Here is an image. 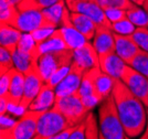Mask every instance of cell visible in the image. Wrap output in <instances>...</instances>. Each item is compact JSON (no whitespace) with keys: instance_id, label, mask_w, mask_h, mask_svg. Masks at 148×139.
Returning <instances> with one entry per match:
<instances>
[{"instance_id":"obj_15","label":"cell","mask_w":148,"mask_h":139,"mask_svg":"<svg viewBox=\"0 0 148 139\" xmlns=\"http://www.w3.org/2000/svg\"><path fill=\"white\" fill-rule=\"evenodd\" d=\"M74 62L86 72L99 66V56L93 44L87 41L81 48L74 50Z\"/></svg>"},{"instance_id":"obj_47","label":"cell","mask_w":148,"mask_h":139,"mask_svg":"<svg viewBox=\"0 0 148 139\" xmlns=\"http://www.w3.org/2000/svg\"><path fill=\"white\" fill-rule=\"evenodd\" d=\"M33 139H47V138H43V137H41V136H38V135H37V136H36V137H34Z\"/></svg>"},{"instance_id":"obj_39","label":"cell","mask_w":148,"mask_h":139,"mask_svg":"<svg viewBox=\"0 0 148 139\" xmlns=\"http://www.w3.org/2000/svg\"><path fill=\"white\" fill-rule=\"evenodd\" d=\"M85 126H86L85 121L81 123L80 125H77L69 139H85Z\"/></svg>"},{"instance_id":"obj_12","label":"cell","mask_w":148,"mask_h":139,"mask_svg":"<svg viewBox=\"0 0 148 139\" xmlns=\"http://www.w3.org/2000/svg\"><path fill=\"white\" fill-rule=\"evenodd\" d=\"M84 73L85 71L73 61V63L71 65V70L68 73V75L62 79L60 84L56 87V98L68 96V95H71L79 91Z\"/></svg>"},{"instance_id":"obj_19","label":"cell","mask_w":148,"mask_h":139,"mask_svg":"<svg viewBox=\"0 0 148 139\" xmlns=\"http://www.w3.org/2000/svg\"><path fill=\"white\" fill-rule=\"evenodd\" d=\"M56 88H53L47 83H44L41 91L39 92L38 96L34 98V101L31 103L28 109H30V110H47V109L53 107V105L56 104Z\"/></svg>"},{"instance_id":"obj_7","label":"cell","mask_w":148,"mask_h":139,"mask_svg":"<svg viewBox=\"0 0 148 139\" xmlns=\"http://www.w3.org/2000/svg\"><path fill=\"white\" fill-rule=\"evenodd\" d=\"M65 3L71 12L83 13L92 19L97 27L112 29V23L96 0H65Z\"/></svg>"},{"instance_id":"obj_48","label":"cell","mask_w":148,"mask_h":139,"mask_svg":"<svg viewBox=\"0 0 148 139\" xmlns=\"http://www.w3.org/2000/svg\"><path fill=\"white\" fill-rule=\"evenodd\" d=\"M99 139H106V138L104 137V136H103V135L101 134V131H99Z\"/></svg>"},{"instance_id":"obj_42","label":"cell","mask_w":148,"mask_h":139,"mask_svg":"<svg viewBox=\"0 0 148 139\" xmlns=\"http://www.w3.org/2000/svg\"><path fill=\"white\" fill-rule=\"evenodd\" d=\"M9 106H10L9 102L7 101L5 97L0 96V107H1V109H0V115L7 114L8 110H9Z\"/></svg>"},{"instance_id":"obj_26","label":"cell","mask_w":148,"mask_h":139,"mask_svg":"<svg viewBox=\"0 0 148 139\" xmlns=\"http://www.w3.org/2000/svg\"><path fill=\"white\" fill-rule=\"evenodd\" d=\"M19 14L18 7L8 2L6 0H0V21L1 23L12 25Z\"/></svg>"},{"instance_id":"obj_32","label":"cell","mask_w":148,"mask_h":139,"mask_svg":"<svg viewBox=\"0 0 148 139\" xmlns=\"http://www.w3.org/2000/svg\"><path fill=\"white\" fill-rule=\"evenodd\" d=\"M14 67L13 56L10 51L0 47V75L5 74Z\"/></svg>"},{"instance_id":"obj_17","label":"cell","mask_w":148,"mask_h":139,"mask_svg":"<svg viewBox=\"0 0 148 139\" xmlns=\"http://www.w3.org/2000/svg\"><path fill=\"white\" fill-rule=\"evenodd\" d=\"M125 65L126 63L116 52L99 56V68L102 70V72L111 75L112 77L116 79H121Z\"/></svg>"},{"instance_id":"obj_38","label":"cell","mask_w":148,"mask_h":139,"mask_svg":"<svg viewBox=\"0 0 148 139\" xmlns=\"http://www.w3.org/2000/svg\"><path fill=\"white\" fill-rule=\"evenodd\" d=\"M11 70L0 75V96H6L9 92V87L11 83Z\"/></svg>"},{"instance_id":"obj_5","label":"cell","mask_w":148,"mask_h":139,"mask_svg":"<svg viewBox=\"0 0 148 139\" xmlns=\"http://www.w3.org/2000/svg\"><path fill=\"white\" fill-rule=\"evenodd\" d=\"M53 106L66 117L71 126L80 125L86 119L88 113L91 112L85 107L77 92L68 96L56 98Z\"/></svg>"},{"instance_id":"obj_28","label":"cell","mask_w":148,"mask_h":139,"mask_svg":"<svg viewBox=\"0 0 148 139\" xmlns=\"http://www.w3.org/2000/svg\"><path fill=\"white\" fill-rule=\"evenodd\" d=\"M60 0H22L18 6V10H43L56 5Z\"/></svg>"},{"instance_id":"obj_8","label":"cell","mask_w":148,"mask_h":139,"mask_svg":"<svg viewBox=\"0 0 148 139\" xmlns=\"http://www.w3.org/2000/svg\"><path fill=\"white\" fill-rule=\"evenodd\" d=\"M119 79L148 107V77L126 64Z\"/></svg>"},{"instance_id":"obj_45","label":"cell","mask_w":148,"mask_h":139,"mask_svg":"<svg viewBox=\"0 0 148 139\" xmlns=\"http://www.w3.org/2000/svg\"><path fill=\"white\" fill-rule=\"evenodd\" d=\"M6 1L10 2V3H12V5H14V6H18V5L21 2V1H22V0H6Z\"/></svg>"},{"instance_id":"obj_37","label":"cell","mask_w":148,"mask_h":139,"mask_svg":"<svg viewBox=\"0 0 148 139\" xmlns=\"http://www.w3.org/2000/svg\"><path fill=\"white\" fill-rule=\"evenodd\" d=\"M56 29H58V28H42V29L31 32V36H33L37 44H40L41 42H43L44 40H47L56 31Z\"/></svg>"},{"instance_id":"obj_44","label":"cell","mask_w":148,"mask_h":139,"mask_svg":"<svg viewBox=\"0 0 148 139\" xmlns=\"http://www.w3.org/2000/svg\"><path fill=\"white\" fill-rule=\"evenodd\" d=\"M135 6H138V7H143L144 6V3H145V0H130Z\"/></svg>"},{"instance_id":"obj_40","label":"cell","mask_w":148,"mask_h":139,"mask_svg":"<svg viewBox=\"0 0 148 139\" xmlns=\"http://www.w3.org/2000/svg\"><path fill=\"white\" fill-rule=\"evenodd\" d=\"M76 126H74V127H69L66 129H64V130H62L61 133L56 134L54 136H51L49 138L47 139H69L70 138V136L72 135V133L74 131V129H75Z\"/></svg>"},{"instance_id":"obj_4","label":"cell","mask_w":148,"mask_h":139,"mask_svg":"<svg viewBox=\"0 0 148 139\" xmlns=\"http://www.w3.org/2000/svg\"><path fill=\"white\" fill-rule=\"evenodd\" d=\"M74 61V50L65 49L60 51L48 52L40 55L39 58V68L44 82L65 66H71Z\"/></svg>"},{"instance_id":"obj_3","label":"cell","mask_w":148,"mask_h":139,"mask_svg":"<svg viewBox=\"0 0 148 139\" xmlns=\"http://www.w3.org/2000/svg\"><path fill=\"white\" fill-rule=\"evenodd\" d=\"M44 110H25L11 127L1 129V139H33L38 135V121Z\"/></svg>"},{"instance_id":"obj_27","label":"cell","mask_w":148,"mask_h":139,"mask_svg":"<svg viewBox=\"0 0 148 139\" xmlns=\"http://www.w3.org/2000/svg\"><path fill=\"white\" fill-rule=\"evenodd\" d=\"M127 19L136 28H148V12L138 6L127 10Z\"/></svg>"},{"instance_id":"obj_35","label":"cell","mask_w":148,"mask_h":139,"mask_svg":"<svg viewBox=\"0 0 148 139\" xmlns=\"http://www.w3.org/2000/svg\"><path fill=\"white\" fill-rule=\"evenodd\" d=\"M70 70H71V66H65V67H63V68H61V70H59V71L54 73L45 83L48 85H50L51 87L56 88V86L60 84V82H61L62 79L68 75V73L70 72Z\"/></svg>"},{"instance_id":"obj_22","label":"cell","mask_w":148,"mask_h":139,"mask_svg":"<svg viewBox=\"0 0 148 139\" xmlns=\"http://www.w3.org/2000/svg\"><path fill=\"white\" fill-rule=\"evenodd\" d=\"M94 82H95V86H96L99 94L102 96L103 99H105L106 97H108L112 94L116 79L112 77L111 75H108L106 73L102 72V70L99 66L96 67V71H95Z\"/></svg>"},{"instance_id":"obj_16","label":"cell","mask_w":148,"mask_h":139,"mask_svg":"<svg viewBox=\"0 0 148 139\" xmlns=\"http://www.w3.org/2000/svg\"><path fill=\"white\" fill-rule=\"evenodd\" d=\"M25 74L19 72L16 67L11 70V83L9 92L5 97L9 104L13 107H19L25 92Z\"/></svg>"},{"instance_id":"obj_34","label":"cell","mask_w":148,"mask_h":139,"mask_svg":"<svg viewBox=\"0 0 148 139\" xmlns=\"http://www.w3.org/2000/svg\"><path fill=\"white\" fill-rule=\"evenodd\" d=\"M132 38L140 50L148 53V28H136Z\"/></svg>"},{"instance_id":"obj_41","label":"cell","mask_w":148,"mask_h":139,"mask_svg":"<svg viewBox=\"0 0 148 139\" xmlns=\"http://www.w3.org/2000/svg\"><path fill=\"white\" fill-rule=\"evenodd\" d=\"M14 123H16V121L11 118V116L8 115V113L5 115H1V129L11 127Z\"/></svg>"},{"instance_id":"obj_14","label":"cell","mask_w":148,"mask_h":139,"mask_svg":"<svg viewBox=\"0 0 148 139\" xmlns=\"http://www.w3.org/2000/svg\"><path fill=\"white\" fill-rule=\"evenodd\" d=\"M93 47L95 48L99 56L115 52L114 31L105 27H97L95 36L93 38Z\"/></svg>"},{"instance_id":"obj_24","label":"cell","mask_w":148,"mask_h":139,"mask_svg":"<svg viewBox=\"0 0 148 139\" xmlns=\"http://www.w3.org/2000/svg\"><path fill=\"white\" fill-rule=\"evenodd\" d=\"M60 31L62 33V36L64 41L66 43L69 49L71 50H76L84 45L87 42L85 36H83L81 32L74 28V25H69V27H61Z\"/></svg>"},{"instance_id":"obj_33","label":"cell","mask_w":148,"mask_h":139,"mask_svg":"<svg viewBox=\"0 0 148 139\" xmlns=\"http://www.w3.org/2000/svg\"><path fill=\"white\" fill-rule=\"evenodd\" d=\"M112 30L117 34L122 36H132L136 30V27L130 22L128 19H124L119 22L112 23Z\"/></svg>"},{"instance_id":"obj_23","label":"cell","mask_w":148,"mask_h":139,"mask_svg":"<svg viewBox=\"0 0 148 139\" xmlns=\"http://www.w3.org/2000/svg\"><path fill=\"white\" fill-rule=\"evenodd\" d=\"M38 47H39V51H40L41 54L48 53V52H53V51H60V50L69 49L65 41H64V39H63V36H62L60 28L56 29V31L47 40H44L43 42L38 44Z\"/></svg>"},{"instance_id":"obj_2","label":"cell","mask_w":148,"mask_h":139,"mask_svg":"<svg viewBox=\"0 0 148 139\" xmlns=\"http://www.w3.org/2000/svg\"><path fill=\"white\" fill-rule=\"evenodd\" d=\"M99 131L106 139H126L113 95L106 97L99 107Z\"/></svg>"},{"instance_id":"obj_9","label":"cell","mask_w":148,"mask_h":139,"mask_svg":"<svg viewBox=\"0 0 148 139\" xmlns=\"http://www.w3.org/2000/svg\"><path fill=\"white\" fill-rule=\"evenodd\" d=\"M13 27L22 33H31L42 28H56L45 18L42 10H19Z\"/></svg>"},{"instance_id":"obj_10","label":"cell","mask_w":148,"mask_h":139,"mask_svg":"<svg viewBox=\"0 0 148 139\" xmlns=\"http://www.w3.org/2000/svg\"><path fill=\"white\" fill-rule=\"evenodd\" d=\"M95 71H96V67L84 73L80 88L77 91L82 102L88 110H92L97 104L102 103L104 101L102 96L99 94V92L96 90V86H95V82H94Z\"/></svg>"},{"instance_id":"obj_31","label":"cell","mask_w":148,"mask_h":139,"mask_svg":"<svg viewBox=\"0 0 148 139\" xmlns=\"http://www.w3.org/2000/svg\"><path fill=\"white\" fill-rule=\"evenodd\" d=\"M132 67H134L138 72H140L143 75L148 77V53L145 51H140L138 54L134 58V60L130 64Z\"/></svg>"},{"instance_id":"obj_13","label":"cell","mask_w":148,"mask_h":139,"mask_svg":"<svg viewBox=\"0 0 148 139\" xmlns=\"http://www.w3.org/2000/svg\"><path fill=\"white\" fill-rule=\"evenodd\" d=\"M115 36V52L117 53L126 64L130 65L136 55L142 50L136 44L132 36H122L114 32Z\"/></svg>"},{"instance_id":"obj_1","label":"cell","mask_w":148,"mask_h":139,"mask_svg":"<svg viewBox=\"0 0 148 139\" xmlns=\"http://www.w3.org/2000/svg\"><path fill=\"white\" fill-rule=\"evenodd\" d=\"M112 95L126 136L136 138L142 135L148 123V115L144 103L119 79L115 82Z\"/></svg>"},{"instance_id":"obj_29","label":"cell","mask_w":148,"mask_h":139,"mask_svg":"<svg viewBox=\"0 0 148 139\" xmlns=\"http://www.w3.org/2000/svg\"><path fill=\"white\" fill-rule=\"evenodd\" d=\"M99 5L102 7L103 10L108 9H123V10H130L135 5L130 0H96Z\"/></svg>"},{"instance_id":"obj_25","label":"cell","mask_w":148,"mask_h":139,"mask_svg":"<svg viewBox=\"0 0 148 139\" xmlns=\"http://www.w3.org/2000/svg\"><path fill=\"white\" fill-rule=\"evenodd\" d=\"M66 8L68 7L65 3V0H60L59 2H56V5L49 7L47 9H43L42 12L45 16V18L48 19L51 23L56 28H59V27H61L63 14L66 10Z\"/></svg>"},{"instance_id":"obj_46","label":"cell","mask_w":148,"mask_h":139,"mask_svg":"<svg viewBox=\"0 0 148 139\" xmlns=\"http://www.w3.org/2000/svg\"><path fill=\"white\" fill-rule=\"evenodd\" d=\"M143 8H144V9H145V10L148 12V0H145V3H144Z\"/></svg>"},{"instance_id":"obj_30","label":"cell","mask_w":148,"mask_h":139,"mask_svg":"<svg viewBox=\"0 0 148 139\" xmlns=\"http://www.w3.org/2000/svg\"><path fill=\"white\" fill-rule=\"evenodd\" d=\"M85 139H99V126L93 113H88L85 119Z\"/></svg>"},{"instance_id":"obj_18","label":"cell","mask_w":148,"mask_h":139,"mask_svg":"<svg viewBox=\"0 0 148 139\" xmlns=\"http://www.w3.org/2000/svg\"><path fill=\"white\" fill-rule=\"evenodd\" d=\"M22 36V32L10 24H0V45L7 49L11 53L18 49L20 39Z\"/></svg>"},{"instance_id":"obj_6","label":"cell","mask_w":148,"mask_h":139,"mask_svg":"<svg viewBox=\"0 0 148 139\" xmlns=\"http://www.w3.org/2000/svg\"><path fill=\"white\" fill-rule=\"evenodd\" d=\"M71 126L66 117L54 106L44 110L38 121V136L49 138Z\"/></svg>"},{"instance_id":"obj_20","label":"cell","mask_w":148,"mask_h":139,"mask_svg":"<svg viewBox=\"0 0 148 139\" xmlns=\"http://www.w3.org/2000/svg\"><path fill=\"white\" fill-rule=\"evenodd\" d=\"M71 21L73 23L74 28L85 36L87 41L94 38L96 29H97V24L91 18H88L83 13L71 12Z\"/></svg>"},{"instance_id":"obj_36","label":"cell","mask_w":148,"mask_h":139,"mask_svg":"<svg viewBox=\"0 0 148 139\" xmlns=\"http://www.w3.org/2000/svg\"><path fill=\"white\" fill-rule=\"evenodd\" d=\"M105 13L111 23L119 22L127 18V10H123V9H108V10H105Z\"/></svg>"},{"instance_id":"obj_43","label":"cell","mask_w":148,"mask_h":139,"mask_svg":"<svg viewBox=\"0 0 148 139\" xmlns=\"http://www.w3.org/2000/svg\"><path fill=\"white\" fill-rule=\"evenodd\" d=\"M126 139H133V138L126 137ZM139 139H148V123H147V126H146V129H145V131L142 134V136H140V138H139Z\"/></svg>"},{"instance_id":"obj_21","label":"cell","mask_w":148,"mask_h":139,"mask_svg":"<svg viewBox=\"0 0 148 139\" xmlns=\"http://www.w3.org/2000/svg\"><path fill=\"white\" fill-rule=\"evenodd\" d=\"M12 56L14 67L19 72L23 73L25 75L27 73L31 72V71L39 67V58L38 56L22 52L18 49L14 51V53H12Z\"/></svg>"},{"instance_id":"obj_11","label":"cell","mask_w":148,"mask_h":139,"mask_svg":"<svg viewBox=\"0 0 148 139\" xmlns=\"http://www.w3.org/2000/svg\"><path fill=\"white\" fill-rule=\"evenodd\" d=\"M25 77V92H23V96H22L19 107H21L25 110H28L29 106L34 101V98L38 96L39 92L41 91V88L45 82L41 75L39 67L31 71V72L27 73Z\"/></svg>"}]
</instances>
